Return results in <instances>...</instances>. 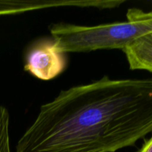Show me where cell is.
Masks as SVG:
<instances>
[{"mask_svg": "<svg viewBox=\"0 0 152 152\" xmlns=\"http://www.w3.org/2000/svg\"><path fill=\"white\" fill-rule=\"evenodd\" d=\"M152 132V79L103 77L40 107L16 152H115Z\"/></svg>", "mask_w": 152, "mask_h": 152, "instance_id": "1", "label": "cell"}, {"mask_svg": "<svg viewBox=\"0 0 152 152\" xmlns=\"http://www.w3.org/2000/svg\"><path fill=\"white\" fill-rule=\"evenodd\" d=\"M127 21L83 26L57 23L50 26L52 39L60 51L90 52L102 49H121L152 33V11L129 9Z\"/></svg>", "mask_w": 152, "mask_h": 152, "instance_id": "2", "label": "cell"}, {"mask_svg": "<svg viewBox=\"0 0 152 152\" xmlns=\"http://www.w3.org/2000/svg\"><path fill=\"white\" fill-rule=\"evenodd\" d=\"M66 53L60 51L53 39H40L28 48L25 70L42 80L54 79L63 72Z\"/></svg>", "mask_w": 152, "mask_h": 152, "instance_id": "3", "label": "cell"}, {"mask_svg": "<svg viewBox=\"0 0 152 152\" xmlns=\"http://www.w3.org/2000/svg\"><path fill=\"white\" fill-rule=\"evenodd\" d=\"M76 6L87 7V0H0V15L16 14L49 7Z\"/></svg>", "mask_w": 152, "mask_h": 152, "instance_id": "4", "label": "cell"}, {"mask_svg": "<svg viewBox=\"0 0 152 152\" xmlns=\"http://www.w3.org/2000/svg\"><path fill=\"white\" fill-rule=\"evenodd\" d=\"M132 70H145L152 73V33L131 43L123 50Z\"/></svg>", "mask_w": 152, "mask_h": 152, "instance_id": "5", "label": "cell"}, {"mask_svg": "<svg viewBox=\"0 0 152 152\" xmlns=\"http://www.w3.org/2000/svg\"><path fill=\"white\" fill-rule=\"evenodd\" d=\"M9 124L8 111L4 106L0 105V152H10Z\"/></svg>", "mask_w": 152, "mask_h": 152, "instance_id": "6", "label": "cell"}, {"mask_svg": "<svg viewBox=\"0 0 152 152\" xmlns=\"http://www.w3.org/2000/svg\"><path fill=\"white\" fill-rule=\"evenodd\" d=\"M139 152H152V136L143 144Z\"/></svg>", "mask_w": 152, "mask_h": 152, "instance_id": "7", "label": "cell"}]
</instances>
